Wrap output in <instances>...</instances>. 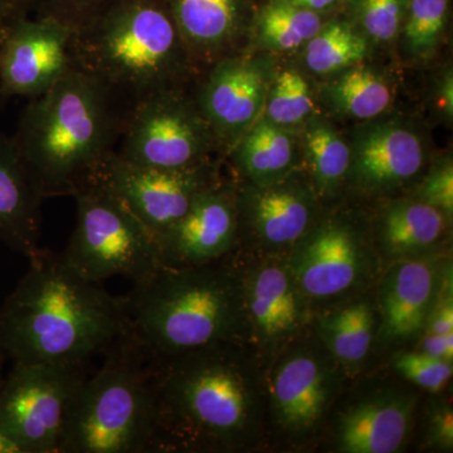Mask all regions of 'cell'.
<instances>
[{
    "mask_svg": "<svg viewBox=\"0 0 453 453\" xmlns=\"http://www.w3.org/2000/svg\"><path fill=\"white\" fill-rule=\"evenodd\" d=\"M0 308V354L19 365H88L127 334L124 297L40 249Z\"/></svg>",
    "mask_w": 453,
    "mask_h": 453,
    "instance_id": "1",
    "label": "cell"
},
{
    "mask_svg": "<svg viewBox=\"0 0 453 453\" xmlns=\"http://www.w3.org/2000/svg\"><path fill=\"white\" fill-rule=\"evenodd\" d=\"M125 107L94 77L71 67L20 113L13 139L42 199L73 196L118 148Z\"/></svg>",
    "mask_w": 453,
    "mask_h": 453,
    "instance_id": "2",
    "label": "cell"
},
{
    "mask_svg": "<svg viewBox=\"0 0 453 453\" xmlns=\"http://www.w3.org/2000/svg\"><path fill=\"white\" fill-rule=\"evenodd\" d=\"M153 452L226 451L242 445L255 418V389L234 342L150 360Z\"/></svg>",
    "mask_w": 453,
    "mask_h": 453,
    "instance_id": "3",
    "label": "cell"
},
{
    "mask_svg": "<svg viewBox=\"0 0 453 453\" xmlns=\"http://www.w3.org/2000/svg\"><path fill=\"white\" fill-rule=\"evenodd\" d=\"M70 55L127 111L157 92L192 89L198 79L164 0H111L73 29Z\"/></svg>",
    "mask_w": 453,
    "mask_h": 453,
    "instance_id": "4",
    "label": "cell"
},
{
    "mask_svg": "<svg viewBox=\"0 0 453 453\" xmlns=\"http://www.w3.org/2000/svg\"><path fill=\"white\" fill-rule=\"evenodd\" d=\"M127 335L149 360L234 342L246 323L242 279L217 262L162 266L124 296Z\"/></svg>",
    "mask_w": 453,
    "mask_h": 453,
    "instance_id": "5",
    "label": "cell"
},
{
    "mask_svg": "<svg viewBox=\"0 0 453 453\" xmlns=\"http://www.w3.org/2000/svg\"><path fill=\"white\" fill-rule=\"evenodd\" d=\"M104 356L74 396L59 453L153 452L150 360L127 334Z\"/></svg>",
    "mask_w": 453,
    "mask_h": 453,
    "instance_id": "6",
    "label": "cell"
},
{
    "mask_svg": "<svg viewBox=\"0 0 453 453\" xmlns=\"http://www.w3.org/2000/svg\"><path fill=\"white\" fill-rule=\"evenodd\" d=\"M77 219L67 264L88 281L124 276L138 283L163 266L157 237L98 178L73 196Z\"/></svg>",
    "mask_w": 453,
    "mask_h": 453,
    "instance_id": "7",
    "label": "cell"
},
{
    "mask_svg": "<svg viewBox=\"0 0 453 453\" xmlns=\"http://www.w3.org/2000/svg\"><path fill=\"white\" fill-rule=\"evenodd\" d=\"M116 154L136 165L186 169L222 157L192 89L157 92L127 110Z\"/></svg>",
    "mask_w": 453,
    "mask_h": 453,
    "instance_id": "8",
    "label": "cell"
},
{
    "mask_svg": "<svg viewBox=\"0 0 453 453\" xmlns=\"http://www.w3.org/2000/svg\"><path fill=\"white\" fill-rule=\"evenodd\" d=\"M83 365H19L0 386V432L20 453H59Z\"/></svg>",
    "mask_w": 453,
    "mask_h": 453,
    "instance_id": "9",
    "label": "cell"
},
{
    "mask_svg": "<svg viewBox=\"0 0 453 453\" xmlns=\"http://www.w3.org/2000/svg\"><path fill=\"white\" fill-rule=\"evenodd\" d=\"M277 65L276 56L246 50L219 59L196 79L192 95L222 157L261 118Z\"/></svg>",
    "mask_w": 453,
    "mask_h": 453,
    "instance_id": "10",
    "label": "cell"
},
{
    "mask_svg": "<svg viewBox=\"0 0 453 453\" xmlns=\"http://www.w3.org/2000/svg\"><path fill=\"white\" fill-rule=\"evenodd\" d=\"M220 157L186 169L136 165L113 151L97 177L159 237L189 210L196 196L220 180Z\"/></svg>",
    "mask_w": 453,
    "mask_h": 453,
    "instance_id": "11",
    "label": "cell"
},
{
    "mask_svg": "<svg viewBox=\"0 0 453 453\" xmlns=\"http://www.w3.org/2000/svg\"><path fill=\"white\" fill-rule=\"evenodd\" d=\"M347 138L350 145L347 184L369 195L407 186L427 165V136L417 122L403 116L386 113L359 122Z\"/></svg>",
    "mask_w": 453,
    "mask_h": 453,
    "instance_id": "12",
    "label": "cell"
},
{
    "mask_svg": "<svg viewBox=\"0 0 453 453\" xmlns=\"http://www.w3.org/2000/svg\"><path fill=\"white\" fill-rule=\"evenodd\" d=\"M294 246L288 270L303 295L312 299H333L350 291L368 267L365 237L344 217L315 220Z\"/></svg>",
    "mask_w": 453,
    "mask_h": 453,
    "instance_id": "13",
    "label": "cell"
},
{
    "mask_svg": "<svg viewBox=\"0 0 453 453\" xmlns=\"http://www.w3.org/2000/svg\"><path fill=\"white\" fill-rule=\"evenodd\" d=\"M73 29L37 14L12 27L0 40V98L41 96L71 67Z\"/></svg>",
    "mask_w": 453,
    "mask_h": 453,
    "instance_id": "14",
    "label": "cell"
},
{
    "mask_svg": "<svg viewBox=\"0 0 453 453\" xmlns=\"http://www.w3.org/2000/svg\"><path fill=\"white\" fill-rule=\"evenodd\" d=\"M238 229L235 189L217 181L196 196L177 223L157 237L163 266L213 264L234 249Z\"/></svg>",
    "mask_w": 453,
    "mask_h": 453,
    "instance_id": "15",
    "label": "cell"
},
{
    "mask_svg": "<svg viewBox=\"0 0 453 453\" xmlns=\"http://www.w3.org/2000/svg\"><path fill=\"white\" fill-rule=\"evenodd\" d=\"M198 77L249 47L258 0H164Z\"/></svg>",
    "mask_w": 453,
    "mask_h": 453,
    "instance_id": "16",
    "label": "cell"
},
{
    "mask_svg": "<svg viewBox=\"0 0 453 453\" xmlns=\"http://www.w3.org/2000/svg\"><path fill=\"white\" fill-rule=\"evenodd\" d=\"M240 226L268 246H294L314 225L319 196L303 168L266 186L235 189Z\"/></svg>",
    "mask_w": 453,
    "mask_h": 453,
    "instance_id": "17",
    "label": "cell"
},
{
    "mask_svg": "<svg viewBox=\"0 0 453 453\" xmlns=\"http://www.w3.org/2000/svg\"><path fill=\"white\" fill-rule=\"evenodd\" d=\"M436 262L404 258L387 271L381 282V332L389 342L413 338L426 327L442 285Z\"/></svg>",
    "mask_w": 453,
    "mask_h": 453,
    "instance_id": "18",
    "label": "cell"
},
{
    "mask_svg": "<svg viewBox=\"0 0 453 453\" xmlns=\"http://www.w3.org/2000/svg\"><path fill=\"white\" fill-rule=\"evenodd\" d=\"M413 411V396L403 393H380L354 404L340 419V451H399L407 440Z\"/></svg>",
    "mask_w": 453,
    "mask_h": 453,
    "instance_id": "19",
    "label": "cell"
},
{
    "mask_svg": "<svg viewBox=\"0 0 453 453\" xmlns=\"http://www.w3.org/2000/svg\"><path fill=\"white\" fill-rule=\"evenodd\" d=\"M42 202L13 136L0 133V240L27 258L41 249Z\"/></svg>",
    "mask_w": 453,
    "mask_h": 453,
    "instance_id": "20",
    "label": "cell"
},
{
    "mask_svg": "<svg viewBox=\"0 0 453 453\" xmlns=\"http://www.w3.org/2000/svg\"><path fill=\"white\" fill-rule=\"evenodd\" d=\"M246 319L265 342H279L299 329L303 318V292L288 267L267 264L244 281Z\"/></svg>",
    "mask_w": 453,
    "mask_h": 453,
    "instance_id": "21",
    "label": "cell"
},
{
    "mask_svg": "<svg viewBox=\"0 0 453 453\" xmlns=\"http://www.w3.org/2000/svg\"><path fill=\"white\" fill-rule=\"evenodd\" d=\"M330 395L325 366L308 354L283 360L271 380V399L277 419L292 432L314 427L323 416Z\"/></svg>",
    "mask_w": 453,
    "mask_h": 453,
    "instance_id": "22",
    "label": "cell"
},
{
    "mask_svg": "<svg viewBox=\"0 0 453 453\" xmlns=\"http://www.w3.org/2000/svg\"><path fill=\"white\" fill-rule=\"evenodd\" d=\"M226 157L252 186H266L303 168L299 131L273 124L264 116L243 134Z\"/></svg>",
    "mask_w": 453,
    "mask_h": 453,
    "instance_id": "23",
    "label": "cell"
},
{
    "mask_svg": "<svg viewBox=\"0 0 453 453\" xmlns=\"http://www.w3.org/2000/svg\"><path fill=\"white\" fill-rule=\"evenodd\" d=\"M389 74L365 61L324 80L318 89L319 105L330 118L365 122L389 111L395 101Z\"/></svg>",
    "mask_w": 453,
    "mask_h": 453,
    "instance_id": "24",
    "label": "cell"
},
{
    "mask_svg": "<svg viewBox=\"0 0 453 453\" xmlns=\"http://www.w3.org/2000/svg\"><path fill=\"white\" fill-rule=\"evenodd\" d=\"M303 168L319 198H332L347 184L350 145L332 119L319 112L299 130Z\"/></svg>",
    "mask_w": 453,
    "mask_h": 453,
    "instance_id": "25",
    "label": "cell"
},
{
    "mask_svg": "<svg viewBox=\"0 0 453 453\" xmlns=\"http://www.w3.org/2000/svg\"><path fill=\"white\" fill-rule=\"evenodd\" d=\"M447 226L445 214L427 203L413 196L395 199L381 211L380 237L389 255H417L434 246Z\"/></svg>",
    "mask_w": 453,
    "mask_h": 453,
    "instance_id": "26",
    "label": "cell"
},
{
    "mask_svg": "<svg viewBox=\"0 0 453 453\" xmlns=\"http://www.w3.org/2000/svg\"><path fill=\"white\" fill-rule=\"evenodd\" d=\"M330 17L285 3L262 0L253 18L247 50L273 56L300 52Z\"/></svg>",
    "mask_w": 453,
    "mask_h": 453,
    "instance_id": "27",
    "label": "cell"
},
{
    "mask_svg": "<svg viewBox=\"0 0 453 453\" xmlns=\"http://www.w3.org/2000/svg\"><path fill=\"white\" fill-rule=\"evenodd\" d=\"M374 50L363 33L339 12L300 50V67L309 76L325 80L369 61Z\"/></svg>",
    "mask_w": 453,
    "mask_h": 453,
    "instance_id": "28",
    "label": "cell"
},
{
    "mask_svg": "<svg viewBox=\"0 0 453 453\" xmlns=\"http://www.w3.org/2000/svg\"><path fill=\"white\" fill-rule=\"evenodd\" d=\"M318 89L310 76L294 65H277L262 115L288 129L299 131L319 113Z\"/></svg>",
    "mask_w": 453,
    "mask_h": 453,
    "instance_id": "29",
    "label": "cell"
},
{
    "mask_svg": "<svg viewBox=\"0 0 453 453\" xmlns=\"http://www.w3.org/2000/svg\"><path fill=\"white\" fill-rule=\"evenodd\" d=\"M451 0H408L398 42L410 64H427L446 40Z\"/></svg>",
    "mask_w": 453,
    "mask_h": 453,
    "instance_id": "30",
    "label": "cell"
},
{
    "mask_svg": "<svg viewBox=\"0 0 453 453\" xmlns=\"http://www.w3.org/2000/svg\"><path fill=\"white\" fill-rule=\"evenodd\" d=\"M374 314L368 303H356L325 316L321 333L327 348L345 365H357L368 354Z\"/></svg>",
    "mask_w": 453,
    "mask_h": 453,
    "instance_id": "31",
    "label": "cell"
},
{
    "mask_svg": "<svg viewBox=\"0 0 453 453\" xmlns=\"http://www.w3.org/2000/svg\"><path fill=\"white\" fill-rule=\"evenodd\" d=\"M408 0H348L342 13L377 47L393 46L403 26Z\"/></svg>",
    "mask_w": 453,
    "mask_h": 453,
    "instance_id": "32",
    "label": "cell"
},
{
    "mask_svg": "<svg viewBox=\"0 0 453 453\" xmlns=\"http://www.w3.org/2000/svg\"><path fill=\"white\" fill-rule=\"evenodd\" d=\"M395 368L405 380L434 393L445 388L452 377V363L422 351L399 354L395 357Z\"/></svg>",
    "mask_w": 453,
    "mask_h": 453,
    "instance_id": "33",
    "label": "cell"
},
{
    "mask_svg": "<svg viewBox=\"0 0 453 453\" xmlns=\"http://www.w3.org/2000/svg\"><path fill=\"white\" fill-rule=\"evenodd\" d=\"M413 198L442 211L447 219L453 214V162L451 155L437 157L418 184Z\"/></svg>",
    "mask_w": 453,
    "mask_h": 453,
    "instance_id": "34",
    "label": "cell"
},
{
    "mask_svg": "<svg viewBox=\"0 0 453 453\" xmlns=\"http://www.w3.org/2000/svg\"><path fill=\"white\" fill-rule=\"evenodd\" d=\"M110 2L111 0H41L37 14L55 18L64 25L76 29Z\"/></svg>",
    "mask_w": 453,
    "mask_h": 453,
    "instance_id": "35",
    "label": "cell"
},
{
    "mask_svg": "<svg viewBox=\"0 0 453 453\" xmlns=\"http://www.w3.org/2000/svg\"><path fill=\"white\" fill-rule=\"evenodd\" d=\"M429 103L434 115L440 120L451 124L453 119V73L451 65H446L434 77L429 89Z\"/></svg>",
    "mask_w": 453,
    "mask_h": 453,
    "instance_id": "36",
    "label": "cell"
},
{
    "mask_svg": "<svg viewBox=\"0 0 453 453\" xmlns=\"http://www.w3.org/2000/svg\"><path fill=\"white\" fill-rule=\"evenodd\" d=\"M429 440L438 449L451 451L453 447V416L451 407H438L429 422Z\"/></svg>",
    "mask_w": 453,
    "mask_h": 453,
    "instance_id": "37",
    "label": "cell"
},
{
    "mask_svg": "<svg viewBox=\"0 0 453 453\" xmlns=\"http://www.w3.org/2000/svg\"><path fill=\"white\" fill-rule=\"evenodd\" d=\"M41 0H0V40L17 22L37 11Z\"/></svg>",
    "mask_w": 453,
    "mask_h": 453,
    "instance_id": "38",
    "label": "cell"
},
{
    "mask_svg": "<svg viewBox=\"0 0 453 453\" xmlns=\"http://www.w3.org/2000/svg\"><path fill=\"white\" fill-rule=\"evenodd\" d=\"M422 353L437 357V359L446 360L452 363L453 357V334H429L426 333L422 340Z\"/></svg>",
    "mask_w": 453,
    "mask_h": 453,
    "instance_id": "39",
    "label": "cell"
},
{
    "mask_svg": "<svg viewBox=\"0 0 453 453\" xmlns=\"http://www.w3.org/2000/svg\"><path fill=\"white\" fill-rule=\"evenodd\" d=\"M273 2L285 3V4L306 9L324 16H333L342 11L348 0H273Z\"/></svg>",
    "mask_w": 453,
    "mask_h": 453,
    "instance_id": "40",
    "label": "cell"
},
{
    "mask_svg": "<svg viewBox=\"0 0 453 453\" xmlns=\"http://www.w3.org/2000/svg\"><path fill=\"white\" fill-rule=\"evenodd\" d=\"M0 453H20L16 443L0 432Z\"/></svg>",
    "mask_w": 453,
    "mask_h": 453,
    "instance_id": "41",
    "label": "cell"
},
{
    "mask_svg": "<svg viewBox=\"0 0 453 453\" xmlns=\"http://www.w3.org/2000/svg\"><path fill=\"white\" fill-rule=\"evenodd\" d=\"M0 386H2V380H0Z\"/></svg>",
    "mask_w": 453,
    "mask_h": 453,
    "instance_id": "42",
    "label": "cell"
}]
</instances>
